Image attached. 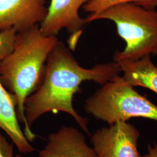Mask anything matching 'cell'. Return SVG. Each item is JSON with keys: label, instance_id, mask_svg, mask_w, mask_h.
Listing matches in <instances>:
<instances>
[{"label": "cell", "instance_id": "6da1fadb", "mask_svg": "<svg viewBox=\"0 0 157 157\" xmlns=\"http://www.w3.org/2000/svg\"><path fill=\"white\" fill-rule=\"evenodd\" d=\"M121 72L117 62L98 63L91 68L80 65L69 48L59 41L48 57L44 76L39 88L25 102V115L28 126L48 112L67 113L72 117L87 135L89 119L82 117L73 107V97L85 81L105 84Z\"/></svg>", "mask_w": 157, "mask_h": 157}, {"label": "cell", "instance_id": "7a4b0ae2", "mask_svg": "<svg viewBox=\"0 0 157 157\" xmlns=\"http://www.w3.org/2000/svg\"><path fill=\"white\" fill-rule=\"evenodd\" d=\"M59 41L57 36H45L39 25H35L17 33L13 50L0 63L1 81L16 97L17 117L24 124V133L30 142L36 139V135L28 126L25 102L42 83L48 57Z\"/></svg>", "mask_w": 157, "mask_h": 157}, {"label": "cell", "instance_id": "3957f363", "mask_svg": "<svg viewBox=\"0 0 157 157\" xmlns=\"http://www.w3.org/2000/svg\"><path fill=\"white\" fill-rule=\"evenodd\" d=\"M87 23L100 19L115 23L119 37L126 46L116 51L113 58L119 61H136L147 56H157V10L132 3L113 6L100 13L89 14Z\"/></svg>", "mask_w": 157, "mask_h": 157}, {"label": "cell", "instance_id": "277c9868", "mask_svg": "<svg viewBox=\"0 0 157 157\" xmlns=\"http://www.w3.org/2000/svg\"><path fill=\"white\" fill-rule=\"evenodd\" d=\"M86 100L84 108L96 119L111 125L132 118L157 121V106L117 76Z\"/></svg>", "mask_w": 157, "mask_h": 157}, {"label": "cell", "instance_id": "5b68a950", "mask_svg": "<svg viewBox=\"0 0 157 157\" xmlns=\"http://www.w3.org/2000/svg\"><path fill=\"white\" fill-rule=\"evenodd\" d=\"M140 132L126 121L98 129L91 141L97 157H142L138 151Z\"/></svg>", "mask_w": 157, "mask_h": 157}, {"label": "cell", "instance_id": "8992f818", "mask_svg": "<svg viewBox=\"0 0 157 157\" xmlns=\"http://www.w3.org/2000/svg\"><path fill=\"white\" fill-rule=\"evenodd\" d=\"M90 0H51L45 19L40 25L42 33L57 36L62 29L71 34L70 49L74 50L83 33L85 18L80 16L79 10Z\"/></svg>", "mask_w": 157, "mask_h": 157}, {"label": "cell", "instance_id": "52a82bcc", "mask_svg": "<svg viewBox=\"0 0 157 157\" xmlns=\"http://www.w3.org/2000/svg\"><path fill=\"white\" fill-rule=\"evenodd\" d=\"M47 0H0V31L22 32L40 25L48 13Z\"/></svg>", "mask_w": 157, "mask_h": 157}, {"label": "cell", "instance_id": "ba28073f", "mask_svg": "<svg viewBox=\"0 0 157 157\" xmlns=\"http://www.w3.org/2000/svg\"><path fill=\"white\" fill-rule=\"evenodd\" d=\"M39 157H97L84 134L73 127L62 126L48 136Z\"/></svg>", "mask_w": 157, "mask_h": 157}, {"label": "cell", "instance_id": "9c48e42d", "mask_svg": "<svg viewBox=\"0 0 157 157\" xmlns=\"http://www.w3.org/2000/svg\"><path fill=\"white\" fill-rule=\"evenodd\" d=\"M15 96L6 89L0 79V129H2L23 154L34 151L25 136L17 117Z\"/></svg>", "mask_w": 157, "mask_h": 157}, {"label": "cell", "instance_id": "30bf717a", "mask_svg": "<svg viewBox=\"0 0 157 157\" xmlns=\"http://www.w3.org/2000/svg\"><path fill=\"white\" fill-rule=\"evenodd\" d=\"M124 79L133 87L139 86L157 94V67L152 62L151 56L136 61H117Z\"/></svg>", "mask_w": 157, "mask_h": 157}, {"label": "cell", "instance_id": "8fae6325", "mask_svg": "<svg viewBox=\"0 0 157 157\" xmlns=\"http://www.w3.org/2000/svg\"><path fill=\"white\" fill-rule=\"evenodd\" d=\"M126 3L135 4L151 10L157 7V0H90L82 8L84 12L96 15L113 6Z\"/></svg>", "mask_w": 157, "mask_h": 157}, {"label": "cell", "instance_id": "7c38bea8", "mask_svg": "<svg viewBox=\"0 0 157 157\" xmlns=\"http://www.w3.org/2000/svg\"><path fill=\"white\" fill-rule=\"evenodd\" d=\"M17 35V30L13 28L0 31V63L12 52Z\"/></svg>", "mask_w": 157, "mask_h": 157}, {"label": "cell", "instance_id": "4fadbf2b", "mask_svg": "<svg viewBox=\"0 0 157 157\" xmlns=\"http://www.w3.org/2000/svg\"><path fill=\"white\" fill-rule=\"evenodd\" d=\"M0 157H27L21 155L14 157L13 148L0 132Z\"/></svg>", "mask_w": 157, "mask_h": 157}, {"label": "cell", "instance_id": "5bb4252c", "mask_svg": "<svg viewBox=\"0 0 157 157\" xmlns=\"http://www.w3.org/2000/svg\"><path fill=\"white\" fill-rule=\"evenodd\" d=\"M143 157H157V144L154 143L148 144L147 146V153Z\"/></svg>", "mask_w": 157, "mask_h": 157}]
</instances>
